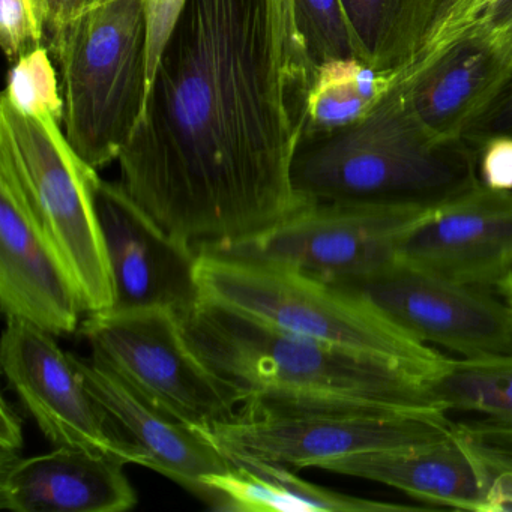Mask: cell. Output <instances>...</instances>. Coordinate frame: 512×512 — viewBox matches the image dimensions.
I'll return each instance as SVG.
<instances>
[{
    "label": "cell",
    "mask_w": 512,
    "mask_h": 512,
    "mask_svg": "<svg viewBox=\"0 0 512 512\" xmlns=\"http://www.w3.org/2000/svg\"><path fill=\"white\" fill-rule=\"evenodd\" d=\"M271 0H185L118 163L130 196L197 250L257 238L307 205Z\"/></svg>",
    "instance_id": "cell-1"
},
{
    "label": "cell",
    "mask_w": 512,
    "mask_h": 512,
    "mask_svg": "<svg viewBox=\"0 0 512 512\" xmlns=\"http://www.w3.org/2000/svg\"><path fill=\"white\" fill-rule=\"evenodd\" d=\"M181 316L194 349L250 409L445 412L425 377L398 362L292 334L203 299Z\"/></svg>",
    "instance_id": "cell-2"
},
{
    "label": "cell",
    "mask_w": 512,
    "mask_h": 512,
    "mask_svg": "<svg viewBox=\"0 0 512 512\" xmlns=\"http://www.w3.org/2000/svg\"><path fill=\"white\" fill-rule=\"evenodd\" d=\"M481 184L466 140L430 139L397 83L358 124L301 143L292 185L305 203L344 202L434 211Z\"/></svg>",
    "instance_id": "cell-3"
},
{
    "label": "cell",
    "mask_w": 512,
    "mask_h": 512,
    "mask_svg": "<svg viewBox=\"0 0 512 512\" xmlns=\"http://www.w3.org/2000/svg\"><path fill=\"white\" fill-rule=\"evenodd\" d=\"M196 277L203 301L292 334L398 362L424 377L448 359L361 299L292 266L199 250Z\"/></svg>",
    "instance_id": "cell-4"
},
{
    "label": "cell",
    "mask_w": 512,
    "mask_h": 512,
    "mask_svg": "<svg viewBox=\"0 0 512 512\" xmlns=\"http://www.w3.org/2000/svg\"><path fill=\"white\" fill-rule=\"evenodd\" d=\"M145 0H101L47 44L61 68L64 131L92 169L118 161L148 98Z\"/></svg>",
    "instance_id": "cell-5"
},
{
    "label": "cell",
    "mask_w": 512,
    "mask_h": 512,
    "mask_svg": "<svg viewBox=\"0 0 512 512\" xmlns=\"http://www.w3.org/2000/svg\"><path fill=\"white\" fill-rule=\"evenodd\" d=\"M62 122L0 100V155L19 175L50 241L70 269L86 314L116 304L115 283L95 206L98 170L68 143Z\"/></svg>",
    "instance_id": "cell-6"
},
{
    "label": "cell",
    "mask_w": 512,
    "mask_h": 512,
    "mask_svg": "<svg viewBox=\"0 0 512 512\" xmlns=\"http://www.w3.org/2000/svg\"><path fill=\"white\" fill-rule=\"evenodd\" d=\"M82 335L92 356L167 415L208 428L232 419L241 395L194 349L179 311L110 308L88 314Z\"/></svg>",
    "instance_id": "cell-7"
},
{
    "label": "cell",
    "mask_w": 512,
    "mask_h": 512,
    "mask_svg": "<svg viewBox=\"0 0 512 512\" xmlns=\"http://www.w3.org/2000/svg\"><path fill=\"white\" fill-rule=\"evenodd\" d=\"M446 412L379 409L367 412H272L242 406L227 421L205 428L229 460H257L292 470L329 472L364 452L427 445L452 436Z\"/></svg>",
    "instance_id": "cell-8"
},
{
    "label": "cell",
    "mask_w": 512,
    "mask_h": 512,
    "mask_svg": "<svg viewBox=\"0 0 512 512\" xmlns=\"http://www.w3.org/2000/svg\"><path fill=\"white\" fill-rule=\"evenodd\" d=\"M425 344L463 358L512 353V308L493 290L458 283L404 260L329 283Z\"/></svg>",
    "instance_id": "cell-9"
},
{
    "label": "cell",
    "mask_w": 512,
    "mask_h": 512,
    "mask_svg": "<svg viewBox=\"0 0 512 512\" xmlns=\"http://www.w3.org/2000/svg\"><path fill=\"white\" fill-rule=\"evenodd\" d=\"M428 212L359 203H307L257 238L215 251L281 263L337 283L397 259L401 239Z\"/></svg>",
    "instance_id": "cell-10"
},
{
    "label": "cell",
    "mask_w": 512,
    "mask_h": 512,
    "mask_svg": "<svg viewBox=\"0 0 512 512\" xmlns=\"http://www.w3.org/2000/svg\"><path fill=\"white\" fill-rule=\"evenodd\" d=\"M0 362L11 388L53 446L109 452L142 466V452L119 436L55 335L23 320L8 319Z\"/></svg>",
    "instance_id": "cell-11"
},
{
    "label": "cell",
    "mask_w": 512,
    "mask_h": 512,
    "mask_svg": "<svg viewBox=\"0 0 512 512\" xmlns=\"http://www.w3.org/2000/svg\"><path fill=\"white\" fill-rule=\"evenodd\" d=\"M0 307L7 319L55 337L74 334L85 314L70 269L5 155H0Z\"/></svg>",
    "instance_id": "cell-12"
},
{
    "label": "cell",
    "mask_w": 512,
    "mask_h": 512,
    "mask_svg": "<svg viewBox=\"0 0 512 512\" xmlns=\"http://www.w3.org/2000/svg\"><path fill=\"white\" fill-rule=\"evenodd\" d=\"M94 196L115 283L113 308H193L200 299L199 250L170 236L124 185L98 176Z\"/></svg>",
    "instance_id": "cell-13"
},
{
    "label": "cell",
    "mask_w": 512,
    "mask_h": 512,
    "mask_svg": "<svg viewBox=\"0 0 512 512\" xmlns=\"http://www.w3.org/2000/svg\"><path fill=\"white\" fill-rule=\"evenodd\" d=\"M397 259L458 283L497 290L512 271V191L479 184L415 224Z\"/></svg>",
    "instance_id": "cell-14"
},
{
    "label": "cell",
    "mask_w": 512,
    "mask_h": 512,
    "mask_svg": "<svg viewBox=\"0 0 512 512\" xmlns=\"http://www.w3.org/2000/svg\"><path fill=\"white\" fill-rule=\"evenodd\" d=\"M71 359L92 397L142 452V466L178 482L211 508L205 479L227 472L233 463L208 433L149 403L100 359Z\"/></svg>",
    "instance_id": "cell-15"
},
{
    "label": "cell",
    "mask_w": 512,
    "mask_h": 512,
    "mask_svg": "<svg viewBox=\"0 0 512 512\" xmlns=\"http://www.w3.org/2000/svg\"><path fill=\"white\" fill-rule=\"evenodd\" d=\"M124 458L58 446L0 469V508L14 512H124L137 505Z\"/></svg>",
    "instance_id": "cell-16"
},
{
    "label": "cell",
    "mask_w": 512,
    "mask_h": 512,
    "mask_svg": "<svg viewBox=\"0 0 512 512\" xmlns=\"http://www.w3.org/2000/svg\"><path fill=\"white\" fill-rule=\"evenodd\" d=\"M512 76L488 34L458 41L415 76L400 79L412 112L431 140H463Z\"/></svg>",
    "instance_id": "cell-17"
},
{
    "label": "cell",
    "mask_w": 512,
    "mask_h": 512,
    "mask_svg": "<svg viewBox=\"0 0 512 512\" xmlns=\"http://www.w3.org/2000/svg\"><path fill=\"white\" fill-rule=\"evenodd\" d=\"M329 472L388 485L427 505L487 512L481 470L455 430L427 445L352 455Z\"/></svg>",
    "instance_id": "cell-18"
},
{
    "label": "cell",
    "mask_w": 512,
    "mask_h": 512,
    "mask_svg": "<svg viewBox=\"0 0 512 512\" xmlns=\"http://www.w3.org/2000/svg\"><path fill=\"white\" fill-rule=\"evenodd\" d=\"M227 472L205 479L214 511L227 512H370L401 511L394 505L349 496L311 484L289 467L257 460H230Z\"/></svg>",
    "instance_id": "cell-19"
},
{
    "label": "cell",
    "mask_w": 512,
    "mask_h": 512,
    "mask_svg": "<svg viewBox=\"0 0 512 512\" xmlns=\"http://www.w3.org/2000/svg\"><path fill=\"white\" fill-rule=\"evenodd\" d=\"M356 58L382 71L412 67L449 0H341Z\"/></svg>",
    "instance_id": "cell-20"
},
{
    "label": "cell",
    "mask_w": 512,
    "mask_h": 512,
    "mask_svg": "<svg viewBox=\"0 0 512 512\" xmlns=\"http://www.w3.org/2000/svg\"><path fill=\"white\" fill-rule=\"evenodd\" d=\"M400 79L401 73L379 70L358 58L319 65L305 94L298 146L358 124Z\"/></svg>",
    "instance_id": "cell-21"
},
{
    "label": "cell",
    "mask_w": 512,
    "mask_h": 512,
    "mask_svg": "<svg viewBox=\"0 0 512 512\" xmlns=\"http://www.w3.org/2000/svg\"><path fill=\"white\" fill-rule=\"evenodd\" d=\"M440 409L475 412L512 424V353L487 358L446 359L425 377Z\"/></svg>",
    "instance_id": "cell-22"
},
{
    "label": "cell",
    "mask_w": 512,
    "mask_h": 512,
    "mask_svg": "<svg viewBox=\"0 0 512 512\" xmlns=\"http://www.w3.org/2000/svg\"><path fill=\"white\" fill-rule=\"evenodd\" d=\"M455 433L481 470L487 512L512 511V424L485 416L455 422Z\"/></svg>",
    "instance_id": "cell-23"
},
{
    "label": "cell",
    "mask_w": 512,
    "mask_h": 512,
    "mask_svg": "<svg viewBox=\"0 0 512 512\" xmlns=\"http://www.w3.org/2000/svg\"><path fill=\"white\" fill-rule=\"evenodd\" d=\"M299 40L311 67L356 58L341 0H293Z\"/></svg>",
    "instance_id": "cell-24"
},
{
    "label": "cell",
    "mask_w": 512,
    "mask_h": 512,
    "mask_svg": "<svg viewBox=\"0 0 512 512\" xmlns=\"http://www.w3.org/2000/svg\"><path fill=\"white\" fill-rule=\"evenodd\" d=\"M2 95L25 115H50L64 124L65 101L59 94L58 73L46 46L26 53L11 65Z\"/></svg>",
    "instance_id": "cell-25"
},
{
    "label": "cell",
    "mask_w": 512,
    "mask_h": 512,
    "mask_svg": "<svg viewBox=\"0 0 512 512\" xmlns=\"http://www.w3.org/2000/svg\"><path fill=\"white\" fill-rule=\"evenodd\" d=\"M43 28L29 0H0V43L10 64L44 46Z\"/></svg>",
    "instance_id": "cell-26"
},
{
    "label": "cell",
    "mask_w": 512,
    "mask_h": 512,
    "mask_svg": "<svg viewBox=\"0 0 512 512\" xmlns=\"http://www.w3.org/2000/svg\"><path fill=\"white\" fill-rule=\"evenodd\" d=\"M185 0H145L148 14V94L154 83L164 46L175 28Z\"/></svg>",
    "instance_id": "cell-27"
},
{
    "label": "cell",
    "mask_w": 512,
    "mask_h": 512,
    "mask_svg": "<svg viewBox=\"0 0 512 512\" xmlns=\"http://www.w3.org/2000/svg\"><path fill=\"white\" fill-rule=\"evenodd\" d=\"M479 181L491 190L512 191V137L497 136L478 148Z\"/></svg>",
    "instance_id": "cell-28"
},
{
    "label": "cell",
    "mask_w": 512,
    "mask_h": 512,
    "mask_svg": "<svg viewBox=\"0 0 512 512\" xmlns=\"http://www.w3.org/2000/svg\"><path fill=\"white\" fill-rule=\"evenodd\" d=\"M497 136L512 137V76L491 106L466 131L463 140L478 151L485 140Z\"/></svg>",
    "instance_id": "cell-29"
},
{
    "label": "cell",
    "mask_w": 512,
    "mask_h": 512,
    "mask_svg": "<svg viewBox=\"0 0 512 512\" xmlns=\"http://www.w3.org/2000/svg\"><path fill=\"white\" fill-rule=\"evenodd\" d=\"M95 4L97 0H35L38 22L47 41L61 34L73 20Z\"/></svg>",
    "instance_id": "cell-30"
},
{
    "label": "cell",
    "mask_w": 512,
    "mask_h": 512,
    "mask_svg": "<svg viewBox=\"0 0 512 512\" xmlns=\"http://www.w3.org/2000/svg\"><path fill=\"white\" fill-rule=\"evenodd\" d=\"M2 430H0V469L19 460L22 455L25 437H23V418L16 407L2 400Z\"/></svg>",
    "instance_id": "cell-31"
},
{
    "label": "cell",
    "mask_w": 512,
    "mask_h": 512,
    "mask_svg": "<svg viewBox=\"0 0 512 512\" xmlns=\"http://www.w3.org/2000/svg\"><path fill=\"white\" fill-rule=\"evenodd\" d=\"M512 22V0H502L487 16L484 17L478 28L472 35L484 34V32L499 31ZM470 35V37H472Z\"/></svg>",
    "instance_id": "cell-32"
},
{
    "label": "cell",
    "mask_w": 512,
    "mask_h": 512,
    "mask_svg": "<svg viewBox=\"0 0 512 512\" xmlns=\"http://www.w3.org/2000/svg\"><path fill=\"white\" fill-rule=\"evenodd\" d=\"M497 292L502 295V298L508 302L509 307L512 308V271L503 278L502 283L497 287Z\"/></svg>",
    "instance_id": "cell-33"
},
{
    "label": "cell",
    "mask_w": 512,
    "mask_h": 512,
    "mask_svg": "<svg viewBox=\"0 0 512 512\" xmlns=\"http://www.w3.org/2000/svg\"><path fill=\"white\" fill-rule=\"evenodd\" d=\"M452 2H454V0H449V5H451ZM449 5H448V8H449ZM448 8H446V10H448ZM443 14H445V13H443Z\"/></svg>",
    "instance_id": "cell-34"
},
{
    "label": "cell",
    "mask_w": 512,
    "mask_h": 512,
    "mask_svg": "<svg viewBox=\"0 0 512 512\" xmlns=\"http://www.w3.org/2000/svg\"><path fill=\"white\" fill-rule=\"evenodd\" d=\"M98 2H101V0H97V4H98Z\"/></svg>",
    "instance_id": "cell-35"
}]
</instances>
